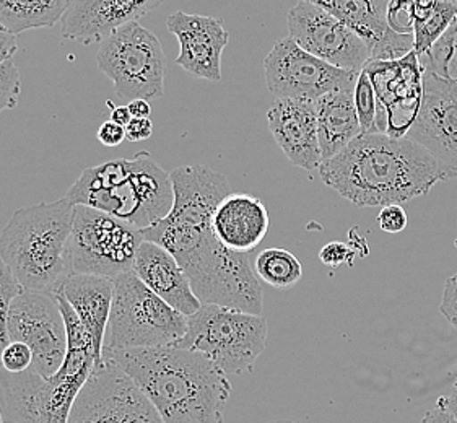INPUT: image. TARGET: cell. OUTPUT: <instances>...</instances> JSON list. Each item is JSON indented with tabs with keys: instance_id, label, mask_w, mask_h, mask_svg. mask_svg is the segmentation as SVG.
Listing matches in <instances>:
<instances>
[{
	"instance_id": "obj_1",
	"label": "cell",
	"mask_w": 457,
	"mask_h": 423,
	"mask_svg": "<svg viewBox=\"0 0 457 423\" xmlns=\"http://www.w3.org/2000/svg\"><path fill=\"white\" fill-rule=\"evenodd\" d=\"M322 183L360 209L411 203L445 181L436 160L409 137L361 132L320 166Z\"/></svg>"
},
{
	"instance_id": "obj_2",
	"label": "cell",
	"mask_w": 457,
	"mask_h": 423,
	"mask_svg": "<svg viewBox=\"0 0 457 423\" xmlns=\"http://www.w3.org/2000/svg\"><path fill=\"white\" fill-rule=\"evenodd\" d=\"M132 377L163 423H223L228 375L201 352L179 345L103 352Z\"/></svg>"
},
{
	"instance_id": "obj_3",
	"label": "cell",
	"mask_w": 457,
	"mask_h": 423,
	"mask_svg": "<svg viewBox=\"0 0 457 423\" xmlns=\"http://www.w3.org/2000/svg\"><path fill=\"white\" fill-rule=\"evenodd\" d=\"M144 239L173 254L189 277L202 304H219L247 313H264V294L249 254L227 248L212 225L195 227L162 219L144 228Z\"/></svg>"
},
{
	"instance_id": "obj_4",
	"label": "cell",
	"mask_w": 457,
	"mask_h": 423,
	"mask_svg": "<svg viewBox=\"0 0 457 423\" xmlns=\"http://www.w3.org/2000/svg\"><path fill=\"white\" fill-rule=\"evenodd\" d=\"M67 329L64 363L53 377L35 369L10 373L0 367L4 423H67L73 401L96 365L92 337L64 296L57 294Z\"/></svg>"
},
{
	"instance_id": "obj_5",
	"label": "cell",
	"mask_w": 457,
	"mask_h": 423,
	"mask_svg": "<svg viewBox=\"0 0 457 423\" xmlns=\"http://www.w3.org/2000/svg\"><path fill=\"white\" fill-rule=\"evenodd\" d=\"M65 197L144 230L170 213L174 194L170 173L142 150L132 158L83 170Z\"/></svg>"
},
{
	"instance_id": "obj_6",
	"label": "cell",
	"mask_w": 457,
	"mask_h": 423,
	"mask_svg": "<svg viewBox=\"0 0 457 423\" xmlns=\"http://www.w3.org/2000/svg\"><path fill=\"white\" fill-rule=\"evenodd\" d=\"M72 217L67 197L23 207L10 217L0 233V259L25 290L54 294L69 276Z\"/></svg>"
},
{
	"instance_id": "obj_7",
	"label": "cell",
	"mask_w": 457,
	"mask_h": 423,
	"mask_svg": "<svg viewBox=\"0 0 457 423\" xmlns=\"http://www.w3.org/2000/svg\"><path fill=\"white\" fill-rule=\"evenodd\" d=\"M114 296L103 352L171 345L187 331V316L176 311L132 270L112 278Z\"/></svg>"
},
{
	"instance_id": "obj_8",
	"label": "cell",
	"mask_w": 457,
	"mask_h": 423,
	"mask_svg": "<svg viewBox=\"0 0 457 423\" xmlns=\"http://www.w3.org/2000/svg\"><path fill=\"white\" fill-rule=\"evenodd\" d=\"M267 337L269 322L262 314L202 304L187 316V331L174 345L201 352L227 375H243L254 369Z\"/></svg>"
},
{
	"instance_id": "obj_9",
	"label": "cell",
	"mask_w": 457,
	"mask_h": 423,
	"mask_svg": "<svg viewBox=\"0 0 457 423\" xmlns=\"http://www.w3.org/2000/svg\"><path fill=\"white\" fill-rule=\"evenodd\" d=\"M142 243L144 233L129 221L88 205H73L69 274L114 278L130 272Z\"/></svg>"
},
{
	"instance_id": "obj_10",
	"label": "cell",
	"mask_w": 457,
	"mask_h": 423,
	"mask_svg": "<svg viewBox=\"0 0 457 423\" xmlns=\"http://www.w3.org/2000/svg\"><path fill=\"white\" fill-rule=\"evenodd\" d=\"M96 62L124 100H160L165 95L166 57L160 39L138 21L111 31Z\"/></svg>"
},
{
	"instance_id": "obj_11",
	"label": "cell",
	"mask_w": 457,
	"mask_h": 423,
	"mask_svg": "<svg viewBox=\"0 0 457 423\" xmlns=\"http://www.w3.org/2000/svg\"><path fill=\"white\" fill-rule=\"evenodd\" d=\"M67 423H163L155 405L116 363L95 365L73 401Z\"/></svg>"
},
{
	"instance_id": "obj_12",
	"label": "cell",
	"mask_w": 457,
	"mask_h": 423,
	"mask_svg": "<svg viewBox=\"0 0 457 423\" xmlns=\"http://www.w3.org/2000/svg\"><path fill=\"white\" fill-rule=\"evenodd\" d=\"M265 82L277 98L316 102L338 90L355 88L358 74L304 51L293 37L278 39L264 59Z\"/></svg>"
},
{
	"instance_id": "obj_13",
	"label": "cell",
	"mask_w": 457,
	"mask_h": 423,
	"mask_svg": "<svg viewBox=\"0 0 457 423\" xmlns=\"http://www.w3.org/2000/svg\"><path fill=\"white\" fill-rule=\"evenodd\" d=\"M12 341L25 342L33 352V365L43 377H53L64 363L67 329L54 294L21 290L12 302L9 316Z\"/></svg>"
},
{
	"instance_id": "obj_14",
	"label": "cell",
	"mask_w": 457,
	"mask_h": 423,
	"mask_svg": "<svg viewBox=\"0 0 457 423\" xmlns=\"http://www.w3.org/2000/svg\"><path fill=\"white\" fill-rule=\"evenodd\" d=\"M376 93V129L391 137H407L423 96V67L411 51L395 61L366 62Z\"/></svg>"
},
{
	"instance_id": "obj_15",
	"label": "cell",
	"mask_w": 457,
	"mask_h": 423,
	"mask_svg": "<svg viewBox=\"0 0 457 423\" xmlns=\"http://www.w3.org/2000/svg\"><path fill=\"white\" fill-rule=\"evenodd\" d=\"M288 33L300 46L329 64L360 72L371 59L361 37L318 4L296 0L287 15Z\"/></svg>"
},
{
	"instance_id": "obj_16",
	"label": "cell",
	"mask_w": 457,
	"mask_h": 423,
	"mask_svg": "<svg viewBox=\"0 0 457 423\" xmlns=\"http://www.w3.org/2000/svg\"><path fill=\"white\" fill-rule=\"evenodd\" d=\"M407 137L436 160L446 179H457V82L423 69L420 111Z\"/></svg>"
},
{
	"instance_id": "obj_17",
	"label": "cell",
	"mask_w": 457,
	"mask_h": 423,
	"mask_svg": "<svg viewBox=\"0 0 457 423\" xmlns=\"http://www.w3.org/2000/svg\"><path fill=\"white\" fill-rule=\"evenodd\" d=\"M166 27L179 43L176 64L197 79L220 82L221 54L229 43L223 20L179 10L168 17Z\"/></svg>"
},
{
	"instance_id": "obj_18",
	"label": "cell",
	"mask_w": 457,
	"mask_h": 423,
	"mask_svg": "<svg viewBox=\"0 0 457 423\" xmlns=\"http://www.w3.org/2000/svg\"><path fill=\"white\" fill-rule=\"evenodd\" d=\"M318 4L352 28L365 41L371 59L395 61L415 47L411 33H397L387 23L391 0H303Z\"/></svg>"
},
{
	"instance_id": "obj_19",
	"label": "cell",
	"mask_w": 457,
	"mask_h": 423,
	"mask_svg": "<svg viewBox=\"0 0 457 423\" xmlns=\"http://www.w3.org/2000/svg\"><path fill=\"white\" fill-rule=\"evenodd\" d=\"M269 130L292 165L306 171L322 163L316 102L300 98H277L267 111Z\"/></svg>"
},
{
	"instance_id": "obj_20",
	"label": "cell",
	"mask_w": 457,
	"mask_h": 423,
	"mask_svg": "<svg viewBox=\"0 0 457 423\" xmlns=\"http://www.w3.org/2000/svg\"><path fill=\"white\" fill-rule=\"evenodd\" d=\"M173 185V207L168 220L207 227L220 203L231 194L227 176L205 165H186L170 173Z\"/></svg>"
},
{
	"instance_id": "obj_21",
	"label": "cell",
	"mask_w": 457,
	"mask_h": 423,
	"mask_svg": "<svg viewBox=\"0 0 457 423\" xmlns=\"http://www.w3.org/2000/svg\"><path fill=\"white\" fill-rule=\"evenodd\" d=\"M165 0H72L61 21L65 39L80 45L101 43L116 28L138 21Z\"/></svg>"
},
{
	"instance_id": "obj_22",
	"label": "cell",
	"mask_w": 457,
	"mask_h": 423,
	"mask_svg": "<svg viewBox=\"0 0 457 423\" xmlns=\"http://www.w3.org/2000/svg\"><path fill=\"white\" fill-rule=\"evenodd\" d=\"M132 272L176 311L193 316L201 300L193 292L189 277L170 251L146 241L140 245Z\"/></svg>"
},
{
	"instance_id": "obj_23",
	"label": "cell",
	"mask_w": 457,
	"mask_h": 423,
	"mask_svg": "<svg viewBox=\"0 0 457 423\" xmlns=\"http://www.w3.org/2000/svg\"><path fill=\"white\" fill-rule=\"evenodd\" d=\"M269 225L270 220L265 203L251 194H228L212 217L215 236L227 248L246 254L261 245Z\"/></svg>"
},
{
	"instance_id": "obj_24",
	"label": "cell",
	"mask_w": 457,
	"mask_h": 423,
	"mask_svg": "<svg viewBox=\"0 0 457 423\" xmlns=\"http://www.w3.org/2000/svg\"><path fill=\"white\" fill-rule=\"evenodd\" d=\"M54 294L64 296L90 334L96 365H100L114 296L112 278L93 274H69Z\"/></svg>"
},
{
	"instance_id": "obj_25",
	"label": "cell",
	"mask_w": 457,
	"mask_h": 423,
	"mask_svg": "<svg viewBox=\"0 0 457 423\" xmlns=\"http://www.w3.org/2000/svg\"><path fill=\"white\" fill-rule=\"evenodd\" d=\"M316 116L322 162L337 155L361 134L355 88H338L320 96L316 100Z\"/></svg>"
},
{
	"instance_id": "obj_26",
	"label": "cell",
	"mask_w": 457,
	"mask_h": 423,
	"mask_svg": "<svg viewBox=\"0 0 457 423\" xmlns=\"http://www.w3.org/2000/svg\"><path fill=\"white\" fill-rule=\"evenodd\" d=\"M72 0H0V21L13 35L51 28L64 19Z\"/></svg>"
},
{
	"instance_id": "obj_27",
	"label": "cell",
	"mask_w": 457,
	"mask_h": 423,
	"mask_svg": "<svg viewBox=\"0 0 457 423\" xmlns=\"http://www.w3.org/2000/svg\"><path fill=\"white\" fill-rule=\"evenodd\" d=\"M254 272L265 284L288 290L302 280L303 264L288 249L267 248L254 261Z\"/></svg>"
},
{
	"instance_id": "obj_28",
	"label": "cell",
	"mask_w": 457,
	"mask_h": 423,
	"mask_svg": "<svg viewBox=\"0 0 457 423\" xmlns=\"http://www.w3.org/2000/svg\"><path fill=\"white\" fill-rule=\"evenodd\" d=\"M456 19V4H453L449 0H438L435 4V7L428 12V15L415 21V25H413V39H415L413 51L419 54V57L430 51L431 46L445 35V31L454 23Z\"/></svg>"
},
{
	"instance_id": "obj_29",
	"label": "cell",
	"mask_w": 457,
	"mask_h": 423,
	"mask_svg": "<svg viewBox=\"0 0 457 423\" xmlns=\"http://www.w3.org/2000/svg\"><path fill=\"white\" fill-rule=\"evenodd\" d=\"M21 290L23 286H20L9 266L0 259V355L12 341L9 332L10 306Z\"/></svg>"
},
{
	"instance_id": "obj_30",
	"label": "cell",
	"mask_w": 457,
	"mask_h": 423,
	"mask_svg": "<svg viewBox=\"0 0 457 423\" xmlns=\"http://www.w3.org/2000/svg\"><path fill=\"white\" fill-rule=\"evenodd\" d=\"M355 108L361 132H378L376 129V93L370 75L365 69L358 74L355 85Z\"/></svg>"
},
{
	"instance_id": "obj_31",
	"label": "cell",
	"mask_w": 457,
	"mask_h": 423,
	"mask_svg": "<svg viewBox=\"0 0 457 423\" xmlns=\"http://www.w3.org/2000/svg\"><path fill=\"white\" fill-rule=\"evenodd\" d=\"M21 80L13 59L0 64V112L13 110L19 104Z\"/></svg>"
},
{
	"instance_id": "obj_32",
	"label": "cell",
	"mask_w": 457,
	"mask_h": 423,
	"mask_svg": "<svg viewBox=\"0 0 457 423\" xmlns=\"http://www.w3.org/2000/svg\"><path fill=\"white\" fill-rule=\"evenodd\" d=\"M33 352L25 342L10 341L0 355V367L10 373H21L31 369Z\"/></svg>"
},
{
	"instance_id": "obj_33",
	"label": "cell",
	"mask_w": 457,
	"mask_h": 423,
	"mask_svg": "<svg viewBox=\"0 0 457 423\" xmlns=\"http://www.w3.org/2000/svg\"><path fill=\"white\" fill-rule=\"evenodd\" d=\"M376 220H378V225H379L381 230L395 235V233H401V231L407 228L409 215H407V212H405L403 205L394 203V205L381 207Z\"/></svg>"
},
{
	"instance_id": "obj_34",
	"label": "cell",
	"mask_w": 457,
	"mask_h": 423,
	"mask_svg": "<svg viewBox=\"0 0 457 423\" xmlns=\"http://www.w3.org/2000/svg\"><path fill=\"white\" fill-rule=\"evenodd\" d=\"M320 262L328 267H338L344 264L352 266L355 259V251L340 241H332L320 249Z\"/></svg>"
},
{
	"instance_id": "obj_35",
	"label": "cell",
	"mask_w": 457,
	"mask_h": 423,
	"mask_svg": "<svg viewBox=\"0 0 457 423\" xmlns=\"http://www.w3.org/2000/svg\"><path fill=\"white\" fill-rule=\"evenodd\" d=\"M439 311L457 331V272L454 276L449 277L445 284Z\"/></svg>"
},
{
	"instance_id": "obj_36",
	"label": "cell",
	"mask_w": 457,
	"mask_h": 423,
	"mask_svg": "<svg viewBox=\"0 0 457 423\" xmlns=\"http://www.w3.org/2000/svg\"><path fill=\"white\" fill-rule=\"evenodd\" d=\"M98 140L104 147H120L126 140V128L114 120H106L98 129Z\"/></svg>"
},
{
	"instance_id": "obj_37",
	"label": "cell",
	"mask_w": 457,
	"mask_h": 423,
	"mask_svg": "<svg viewBox=\"0 0 457 423\" xmlns=\"http://www.w3.org/2000/svg\"><path fill=\"white\" fill-rule=\"evenodd\" d=\"M154 134V122L150 118H132L126 126V138L130 142H144Z\"/></svg>"
},
{
	"instance_id": "obj_38",
	"label": "cell",
	"mask_w": 457,
	"mask_h": 423,
	"mask_svg": "<svg viewBox=\"0 0 457 423\" xmlns=\"http://www.w3.org/2000/svg\"><path fill=\"white\" fill-rule=\"evenodd\" d=\"M17 53V35H13L9 28L0 21V64L13 59Z\"/></svg>"
},
{
	"instance_id": "obj_39",
	"label": "cell",
	"mask_w": 457,
	"mask_h": 423,
	"mask_svg": "<svg viewBox=\"0 0 457 423\" xmlns=\"http://www.w3.org/2000/svg\"><path fill=\"white\" fill-rule=\"evenodd\" d=\"M421 423H457V419L438 399L436 405L421 419Z\"/></svg>"
},
{
	"instance_id": "obj_40",
	"label": "cell",
	"mask_w": 457,
	"mask_h": 423,
	"mask_svg": "<svg viewBox=\"0 0 457 423\" xmlns=\"http://www.w3.org/2000/svg\"><path fill=\"white\" fill-rule=\"evenodd\" d=\"M106 104L111 108V120H114V122H118L120 126L126 128L129 122H130V120H132V114H130V111H129V106H116L111 100H108Z\"/></svg>"
},
{
	"instance_id": "obj_41",
	"label": "cell",
	"mask_w": 457,
	"mask_h": 423,
	"mask_svg": "<svg viewBox=\"0 0 457 423\" xmlns=\"http://www.w3.org/2000/svg\"><path fill=\"white\" fill-rule=\"evenodd\" d=\"M128 106L132 118H150V114H152L150 103L146 102V100H142V98L130 100Z\"/></svg>"
},
{
	"instance_id": "obj_42",
	"label": "cell",
	"mask_w": 457,
	"mask_h": 423,
	"mask_svg": "<svg viewBox=\"0 0 457 423\" xmlns=\"http://www.w3.org/2000/svg\"><path fill=\"white\" fill-rule=\"evenodd\" d=\"M454 41H453V53L449 57L448 65H446V79H453L457 82V20L454 21Z\"/></svg>"
},
{
	"instance_id": "obj_43",
	"label": "cell",
	"mask_w": 457,
	"mask_h": 423,
	"mask_svg": "<svg viewBox=\"0 0 457 423\" xmlns=\"http://www.w3.org/2000/svg\"><path fill=\"white\" fill-rule=\"evenodd\" d=\"M439 401L446 405L457 419V377L454 379V383H453V387H451V393H449L448 396H441Z\"/></svg>"
},
{
	"instance_id": "obj_44",
	"label": "cell",
	"mask_w": 457,
	"mask_h": 423,
	"mask_svg": "<svg viewBox=\"0 0 457 423\" xmlns=\"http://www.w3.org/2000/svg\"><path fill=\"white\" fill-rule=\"evenodd\" d=\"M267 423H302L298 422V420H290V419H280V420H272V422Z\"/></svg>"
},
{
	"instance_id": "obj_45",
	"label": "cell",
	"mask_w": 457,
	"mask_h": 423,
	"mask_svg": "<svg viewBox=\"0 0 457 423\" xmlns=\"http://www.w3.org/2000/svg\"><path fill=\"white\" fill-rule=\"evenodd\" d=\"M449 2H453V4H456L457 5V0H449Z\"/></svg>"
}]
</instances>
